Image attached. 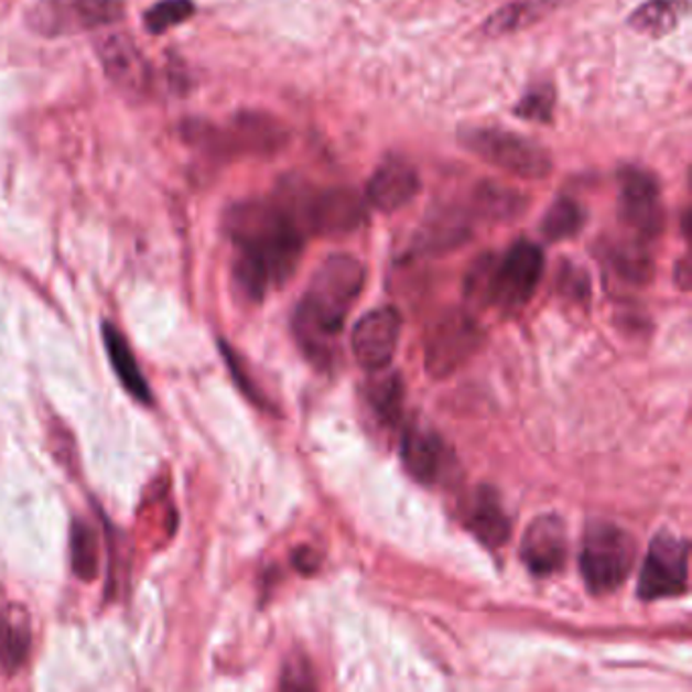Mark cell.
I'll return each mask as SVG.
<instances>
[{
    "mask_svg": "<svg viewBox=\"0 0 692 692\" xmlns=\"http://www.w3.org/2000/svg\"><path fill=\"white\" fill-rule=\"evenodd\" d=\"M236 257L231 277L250 301H262L295 274L305 250V231L274 195L231 206L224 221Z\"/></svg>",
    "mask_w": 692,
    "mask_h": 692,
    "instance_id": "1",
    "label": "cell"
},
{
    "mask_svg": "<svg viewBox=\"0 0 692 692\" xmlns=\"http://www.w3.org/2000/svg\"><path fill=\"white\" fill-rule=\"evenodd\" d=\"M366 284L358 258L334 255L315 270L293 317L296 342L311 361L329 366L337 337Z\"/></svg>",
    "mask_w": 692,
    "mask_h": 692,
    "instance_id": "2",
    "label": "cell"
},
{
    "mask_svg": "<svg viewBox=\"0 0 692 692\" xmlns=\"http://www.w3.org/2000/svg\"><path fill=\"white\" fill-rule=\"evenodd\" d=\"M544 272L542 248L518 240L506 255L477 258L465 279V296L477 307L518 311L539 289Z\"/></svg>",
    "mask_w": 692,
    "mask_h": 692,
    "instance_id": "3",
    "label": "cell"
},
{
    "mask_svg": "<svg viewBox=\"0 0 692 692\" xmlns=\"http://www.w3.org/2000/svg\"><path fill=\"white\" fill-rule=\"evenodd\" d=\"M277 197L293 214L305 236H346L358 230L368 219L366 199L349 187L313 190L301 181H284Z\"/></svg>",
    "mask_w": 692,
    "mask_h": 692,
    "instance_id": "4",
    "label": "cell"
},
{
    "mask_svg": "<svg viewBox=\"0 0 692 692\" xmlns=\"http://www.w3.org/2000/svg\"><path fill=\"white\" fill-rule=\"evenodd\" d=\"M463 149L494 167L520 180H547L552 173V159L539 142L496 127H467L459 130Z\"/></svg>",
    "mask_w": 692,
    "mask_h": 692,
    "instance_id": "5",
    "label": "cell"
},
{
    "mask_svg": "<svg viewBox=\"0 0 692 692\" xmlns=\"http://www.w3.org/2000/svg\"><path fill=\"white\" fill-rule=\"evenodd\" d=\"M636 563V540L624 528L595 522L581 549V573L593 595L619 590Z\"/></svg>",
    "mask_w": 692,
    "mask_h": 692,
    "instance_id": "6",
    "label": "cell"
},
{
    "mask_svg": "<svg viewBox=\"0 0 692 692\" xmlns=\"http://www.w3.org/2000/svg\"><path fill=\"white\" fill-rule=\"evenodd\" d=\"M125 17V0H39L26 13V26L39 37H72L115 25Z\"/></svg>",
    "mask_w": 692,
    "mask_h": 692,
    "instance_id": "7",
    "label": "cell"
},
{
    "mask_svg": "<svg viewBox=\"0 0 692 692\" xmlns=\"http://www.w3.org/2000/svg\"><path fill=\"white\" fill-rule=\"evenodd\" d=\"M691 547L684 539L668 532L658 534L646 554L638 581V595L644 602L682 595L689 590Z\"/></svg>",
    "mask_w": 692,
    "mask_h": 692,
    "instance_id": "8",
    "label": "cell"
},
{
    "mask_svg": "<svg viewBox=\"0 0 692 692\" xmlns=\"http://www.w3.org/2000/svg\"><path fill=\"white\" fill-rule=\"evenodd\" d=\"M482 344V329L463 311H450L426 334V370L436 378L457 370Z\"/></svg>",
    "mask_w": 692,
    "mask_h": 692,
    "instance_id": "9",
    "label": "cell"
},
{
    "mask_svg": "<svg viewBox=\"0 0 692 692\" xmlns=\"http://www.w3.org/2000/svg\"><path fill=\"white\" fill-rule=\"evenodd\" d=\"M617 212L621 224L636 231L641 240L660 236L664 228V212L660 204L658 181L641 169H624L619 173Z\"/></svg>",
    "mask_w": 692,
    "mask_h": 692,
    "instance_id": "10",
    "label": "cell"
},
{
    "mask_svg": "<svg viewBox=\"0 0 692 692\" xmlns=\"http://www.w3.org/2000/svg\"><path fill=\"white\" fill-rule=\"evenodd\" d=\"M402 320L397 309L380 307L366 313L352 332L354 356L366 370H385L394 358Z\"/></svg>",
    "mask_w": 692,
    "mask_h": 692,
    "instance_id": "11",
    "label": "cell"
},
{
    "mask_svg": "<svg viewBox=\"0 0 692 692\" xmlns=\"http://www.w3.org/2000/svg\"><path fill=\"white\" fill-rule=\"evenodd\" d=\"M94 50L104 67V74L116 88L130 96H139L149 88L151 67L139 45L125 33H106L94 41Z\"/></svg>",
    "mask_w": 692,
    "mask_h": 692,
    "instance_id": "12",
    "label": "cell"
},
{
    "mask_svg": "<svg viewBox=\"0 0 692 692\" xmlns=\"http://www.w3.org/2000/svg\"><path fill=\"white\" fill-rule=\"evenodd\" d=\"M402 462L409 474L421 484L447 482L455 469V459L447 443L433 431L412 426L402 435Z\"/></svg>",
    "mask_w": 692,
    "mask_h": 692,
    "instance_id": "13",
    "label": "cell"
},
{
    "mask_svg": "<svg viewBox=\"0 0 692 692\" xmlns=\"http://www.w3.org/2000/svg\"><path fill=\"white\" fill-rule=\"evenodd\" d=\"M522 559L526 566L539 577L563 569L566 561V530L559 516L544 513L528 526L522 539Z\"/></svg>",
    "mask_w": 692,
    "mask_h": 692,
    "instance_id": "14",
    "label": "cell"
},
{
    "mask_svg": "<svg viewBox=\"0 0 692 692\" xmlns=\"http://www.w3.org/2000/svg\"><path fill=\"white\" fill-rule=\"evenodd\" d=\"M419 192L421 177L414 167L404 161H386L368 181L366 202L385 214H392L409 206Z\"/></svg>",
    "mask_w": 692,
    "mask_h": 692,
    "instance_id": "15",
    "label": "cell"
},
{
    "mask_svg": "<svg viewBox=\"0 0 692 692\" xmlns=\"http://www.w3.org/2000/svg\"><path fill=\"white\" fill-rule=\"evenodd\" d=\"M462 513L465 528L489 549H500L510 539V516L504 510L498 494L489 487H477L469 494Z\"/></svg>",
    "mask_w": 692,
    "mask_h": 692,
    "instance_id": "16",
    "label": "cell"
},
{
    "mask_svg": "<svg viewBox=\"0 0 692 692\" xmlns=\"http://www.w3.org/2000/svg\"><path fill=\"white\" fill-rule=\"evenodd\" d=\"M102 339L106 354H108V359L112 364V370L118 376L120 385L127 388L130 397L137 398L142 404H151L153 402L151 388L147 385L141 368L137 364V358H134L129 342L125 339L122 332L106 321L102 325Z\"/></svg>",
    "mask_w": 692,
    "mask_h": 692,
    "instance_id": "17",
    "label": "cell"
},
{
    "mask_svg": "<svg viewBox=\"0 0 692 692\" xmlns=\"http://www.w3.org/2000/svg\"><path fill=\"white\" fill-rule=\"evenodd\" d=\"M31 650V628L25 612L7 607L0 612V668L13 674L25 664Z\"/></svg>",
    "mask_w": 692,
    "mask_h": 692,
    "instance_id": "18",
    "label": "cell"
},
{
    "mask_svg": "<svg viewBox=\"0 0 692 692\" xmlns=\"http://www.w3.org/2000/svg\"><path fill=\"white\" fill-rule=\"evenodd\" d=\"M234 137L238 139V149L255 153H274L286 144L289 132L267 115H242L236 118Z\"/></svg>",
    "mask_w": 692,
    "mask_h": 692,
    "instance_id": "19",
    "label": "cell"
},
{
    "mask_svg": "<svg viewBox=\"0 0 692 692\" xmlns=\"http://www.w3.org/2000/svg\"><path fill=\"white\" fill-rule=\"evenodd\" d=\"M686 14V0H648L629 14L628 23L634 31L648 37H664L680 25Z\"/></svg>",
    "mask_w": 692,
    "mask_h": 692,
    "instance_id": "20",
    "label": "cell"
},
{
    "mask_svg": "<svg viewBox=\"0 0 692 692\" xmlns=\"http://www.w3.org/2000/svg\"><path fill=\"white\" fill-rule=\"evenodd\" d=\"M556 2L552 0H520L510 2L491 14L484 25V33L489 37H500L508 33L522 31L526 26L534 25L544 14L551 11Z\"/></svg>",
    "mask_w": 692,
    "mask_h": 692,
    "instance_id": "21",
    "label": "cell"
},
{
    "mask_svg": "<svg viewBox=\"0 0 692 692\" xmlns=\"http://www.w3.org/2000/svg\"><path fill=\"white\" fill-rule=\"evenodd\" d=\"M69 559L72 569L77 577L90 583L98 577V563H100V544L98 537L88 522L74 520L69 532Z\"/></svg>",
    "mask_w": 692,
    "mask_h": 692,
    "instance_id": "22",
    "label": "cell"
},
{
    "mask_svg": "<svg viewBox=\"0 0 692 692\" xmlns=\"http://www.w3.org/2000/svg\"><path fill=\"white\" fill-rule=\"evenodd\" d=\"M585 219H587V214L579 202L571 197H559L544 214L540 231L549 242H561V240L577 236L585 226Z\"/></svg>",
    "mask_w": 692,
    "mask_h": 692,
    "instance_id": "23",
    "label": "cell"
},
{
    "mask_svg": "<svg viewBox=\"0 0 692 692\" xmlns=\"http://www.w3.org/2000/svg\"><path fill=\"white\" fill-rule=\"evenodd\" d=\"M475 209L487 219H512L526 209L522 193L501 187L496 183H482L474 195Z\"/></svg>",
    "mask_w": 692,
    "mask_h": 692,
    "instance_id": "24",
    "label": "cell"
},
{
    "mask_svg": "<svg viewBox=\"0 0 692 692\" xmlns=\"http://www.w3.org/2000/svg\"><path fill=\"white\" fill-rule=\"evenodd\" d=\"M612 267L624 281L638 282V284L648 281L655 270L652 258L646 252V248L636 242L617 246L612 252Z\"/></svg>",
    "mask_w": 692,
    "mask_h": 692,
    "instance_id": "25",
    "label": "cell"
},
{
    "mask_svg": "<svg viewBox=\"0 0 692 692\" xmlns=\"http://www.w3.org/2000/svg\"><path fill=\"white\" fill-rule=\"evenodd\" d=\"M368 402L385 423H397L402 414V385L397 376L378 380L368 390Z\"/></svg>",
    "mask_w": 692,
    "mask_h": 692,
    "instance_id": "26",
    "label": "cell"
},
{
    "mask_svg": "<svg viewBox=\"0 0 692 692\" xmlns=\"http://www.w3.org/2000/svg\"><path fill=\"white\" fill-rule=\"evenodd\" d=\"M195 13L193 0H159L144 13V26L153 35L185 23Z\"/></svg>",
    "mask_w": 692,
    "mask_h": 692,
    "instance_id": "27",
    "label": "cell"
},
{
    "mask_svg": "<svg viewBox=\"0 0 692 692\" xmlns=\"http://www.w3.org/2000/svg\"><path fill=\"white\" fill-rule=\"evenodd\" d=\"M552 108H554V91L549 84H542L539 88L526 94L520 104L513 108L518 118L532 120V122H551Z\"/></svg>",
    "mask_w": 692,
    "mask_h": 692,
    "instance_id": "28",
    "label": "cell"
},
{
    "mask_svg": "<svg viewBox=\"0 0 692 692\" xmlns=\"http://www.w3.org/2000/svg\"><path fill=\"white\" fill-rule=\"evenodd\" d=\"M219 347H221V356H224L226 361H228V368H230L234 380L238 382V386H240V390H242L244 394L250 398L252 402H257L260 407H264V397H262V392H260L257 386H255V382L250 380V376H248L246 368H244L242 359L238 358V354H236V352H234L228 344H224V342H221Z\"/></svg>",
    "mask_w": 692,
    "mask_h": 692,
    "instance_id": "29",
    "label": "cell"
}]
</instances>
